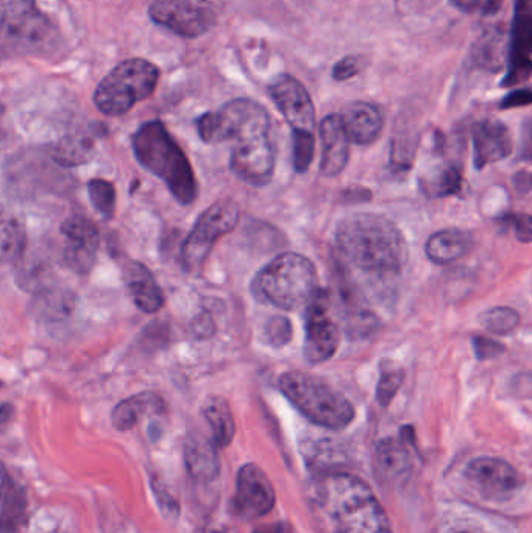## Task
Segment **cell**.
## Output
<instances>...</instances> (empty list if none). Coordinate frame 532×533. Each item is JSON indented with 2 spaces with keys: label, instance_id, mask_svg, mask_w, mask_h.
Listing matches in <instances>:
<instances>
[{
  "label": "cell",
  "instance_id": "cell-1",
  "mask_svg": "<svg viewBox=\"0 0 532 533\" xmlns=\"http://www.w3.org/2000/svg\"><path fill=\"white\" fill-rule=\"evenodd\" d=\"M336 247L345 262L361 272L397 273L408 261L405 236L395 223L369 212H359L339 222Z\"/></svg>",
  "mask_w": 532,
  "mask_h": 533
},
{
  "label": "cell",
  "instance_id": "cell-2",
  "mask_svg": "<svg viewBox=\"0 0 532 533\" xmlns=\"http://www.w3.org/2000/svg\"><path fill=\"white\" fill-rule=\"evenodd\" d=\"M317 502L334 533H392L383 505L361 477L325 474L317 485Z\"/></svg>",
  "mask_w": 532,
  "mask_h": 533
},
{
  "label": "cell",
  "instance_id": "cell-3",
  "mask_svg": "<svg viewBox=\"0 0 532 533\" xmlns=\"http://www.w3.org/2000/svg\"><path fill=\"white\" fill-rule=\"evenodd\" d=\"M133 152L144 169L166 183L181 205L196 200L199 186L188 156L160 121L147 122L136 131Z\"/></svg>",
  "mask_w": 532,
  "mask_h": 533
},
{
  "label": "cell",
  "instance_id": "cell-4",
  "mask_svg": "<svg viewBox=\"0 0 532 533\" xmlns=\"http://www.w3.org/2000/svg\"><path fill=\"white\" fill-rule=\"evenodd\" d=\"M253 292L259 300L283 311L308 306L319 292L316 265L298 253H283L255 276Z\"/></svg>",
  "mask_w": 532,
  "mask_h": 533
},
{
  "label": "cell",
  "instance_id": "cell-5",
  "mask_svg": "<svg viewBox=\"0 0 532 533\" xmlns=\"http://www.w3.org/2000/svg\"><path fill=\"white\" fill-rule=\"evenodd\" d=\"M278 385L289 403L320 428L341 431L355 420L353 404L317 376L305 371H288Z\"/></svg>",
  "mask_w": 532,
  "mask_h": 533
},
{
  "label": "cell",
  "instance_id": "cell-6",
  "mask_svg": "<svg viewBox=\"0 0 532 533\" xmlns=\"http://www.w3.org/2000/svg\"><path fill=\"white\" fill-rule=\"evenodd\" d=\"M160 80V69L142 58L119 64L94 92V103L100 113L118 117L132 110L136 103L152 96Z\"/></svg>",
  "mask_w": 532,
  "mask_h": 533
},
{
  "label": "cell",
  "instance_id": "cell-7",
  "mask_svg": "<svg viewBox=\"0 0 532 533\" xmlns=\"http://www.w3.org/2000/svg\"><path fill=\"white\" fill-rule=\"evenodd\" d=\"M200 138L206 144L242 142L267 136L270 117L264 106L250 99H236L225 103L220 110L203 114L197 121Z\"/></svg>",
  "mask_w": 532,
  "mask_h": 533
},
{
  "label": "cell",
  "instance_id": "cell-8",
  "mask_svg": "<svg viewBox=\"0 0 532 533\" xmlns=\"http://www.w3.org/2000/svg\"><path fill=\"white\" fill-rule=\"evenodd\" d=\"M0 38L11 52L44 55L54 49L58 35L35 0H10Z\"/></svg>",
  "mask_w": 532,
  "mask_h": 533
},
{
  "label": "cell",
  "instance_id": "cell-9",
  "mask_svg": "<svg viewBox=\"0 0 532 533\" xmlns=\"http://www.w3.org/2000/svg\"><path fill=\"white\" fill-rule=\"evenodd\" d=\"M241 219V209L231 198L213 203L203 212L181 247V264L189 273H196L210 258L214 245L220 237L235 230Z\"/></svg>",
  "mask_w": 532,
  "mask_h": 533
},
{
  "label": "cell",
  "instance_id": "cell-10",
  "mask_svg": "<svg viewBox=\"0 0 532 533\" xmlns=\"http://www.w3.org/2000/svg\"><path fill=\"white\" fill-rule=\"evenodd\" d=\"M150 19L181 38H199L217 24V8L210 0H155Z\"/></svg>",
  "mask_w": 532,
  "mask_h": 533
},
{
  "label": "cell",
  "instance_id": "cell-11",
  "mask_svg": "<svg viewBox=\"0 0 532 533\" xmlns=\"http://www.w3.org/2000/svg\"><path fill=\"white\" fill-rule=\"evenodd\" d=\"M330 293L320 290L308 303L305 357L311 364L330 361L341 345V328L330 315Z\"/></svg>",
  "mask_w": 532,
  "mask_h": 533
},
{
  "label": "cell",
  "instance_id": "cell-12",
  "mask_svg": "<svg viewBox=\"0 0 532 533\" xmlns=\"http://www.w3.org/2000/svg\"><path fill=\"white\" fill-rule=\"evenodd\" d=\"M269 92L278 111L292 128V133L314 135L316 108L308 89L297 78L288 74L280 75L270 85Z\"/></svg>",
  "mask_w": 532,
  "mask_h": 533
},
{
  "label": "cell",
  "instance_id": "cell-13",
  "mask_svg": "<svg viewBox=\"0 0 532 533\" xmlns=\"http://www.w3.org/2000/svg\"><path fill=\"white\" fill-rule=\"evenodd\" d=\"M230 166L236 177L245 183L256 188L269 184L275 172V149L270 135L235 144Z\"/></svg>",
  "mask_w": 532,
  "mask_h": 533
},
{
  "label": "cell",
  "instance_id": "cell-14",
  "mask_svg": "<svg viewBox=\"0 0 532 533\" xmlns=\"http://www.w3.org/2000/svg\"><path fill=\"white\" fill-rule=\"evenodd\" d=\"M531 0H515L514 21L508 41V74L503 86H517L531 75Z\"/></svg>",
  "mask_w": 532,
  "mask_h": 533
},
{
  "label": "cell",
  "instance_id": "cell-15",
  "mask_svg": "<svg viewBox=\"0 0 532 533\" xmlns=\"http://www.w3.org/2000/svg\"><path fill=\"white\" fill-rule=\"evenodd\" d=\"M275 488L261 466L247 463L242 466L236 481L235 509L242 518L261 519L269 515L275 505Z\"/></svg>",
  "mask_w": 532,
  "mask_h": 533
},
{
  "label": "cell",
  "instance_id": "cell-16",
  "mask_svg": "<svg viewBox=\"0 0 532 533\" xmlns=\"http://www.w3.org/2000/svg\"><path fill=\"white\" fill-rule=\"evenodd\" d=\"M64 237V262L75 273L85 275L93 269L100 248V234L94 222L83 216L69 217L61 226Z\"/></svg>",
  "mask_w": 532,
  "mask_h": 533
},
{
  "label": "cell",
  "instance_id": "cell-17",
  "mask_svg": "<svg viewBox=\"0 0 532 533\" xmlns=\"http://www.w3.org/2000/svg\"><path fill=\"white\" fill-rule=\"evenodd\" d=\"M470 484L487 498H504L520 487V474L511 463L495 457H478L465 470Z\"/></svg>",
  "mask_w": 532,
  "mask_h": 533
},
{
  "label": "cell",
  "instance_id": "cell-18",
  "mask_svg": "<svg viewBox=\"0 0 532 533\" xmlns=\"http://www.w3.org/2000/svg\"><path fill=\"white\" fill-rule=\"evenodd\" d=\"M322 141V161L320 173L322 177H337L344 172L350 161V139L345 133L339 114H328L323 117L319 127Z\"/></svg>",
  "mask_w": 532,
  "mask_h": 533
},
{
  "label": "cell",
  "instance_id": "cell-19",
  "mask_svg": "<svg viewBox=\"0 0 532 533\" xmlns=\"http://www.w3.org/2000/svg\"><path fill=\"white\" fill-rule=\"evenodd\" d=\"M514 149L511 131L503 122L483 121L473 130V161L476 169L508 158Z\"/></svg>",
  "mask_w": 532,
  "mask_h": 533
},
{
  "label": "cell",
  "instance_id": "cell-20",
  "mask_svg": "<svg viewBox=\"0 0 532 533\" xmlns=\"http://www.w3.org/2000/svg\"><path fill=\"white\" fill-rule=\"evenodd\" d=\"M339 116H341L345 133L353 144L370 145L380 138L384 127V117L380 108L373 103H350Z\"/></svg>",
  "mask_w": 532,
  "mask_h": 533
},
{
  "label": "cell",
  "instance_id": "cell-21",
  "mask_svg": "<svg viewBox=\"0 0 532 533\" xmlns=\"http://www.w3.org/2000/svg\"><path fill=\"white\" fill-rule=\"evenodd\" d=\"M124 281L133 303L142 312L155 314L163 308V290L142 262L130 261L124 265Z\"/></svg>",
  "mask_w": 532,
  "mask_h": 533
},
{
  "label": "cell",
  "instance_id": "cell-22",
  "mask_svg": "<svg viewBox=\"0 0 532 533\" xmlns=\"http://www.w3.org/2000/svg\"><path fill=\"white\" fill-rule=\"evenodd\" d=\"M185 463L189 476L200 484H210L220 473L216 445L200 434H189L185 442Z\"/></svg>",
  "mask_w": 532,
  "mask_h": 533
},
{
  "label": "cell",
  "instance_id": "cell-23",
  "mask_svg": "<svg viewBox=\"0 0 532 533\" xmlns=\"http://www.w3.org/2000/svg\"><path fill=\"white\" fill-rule=\"evenodd\" d=\"M473 245L472 234L458 228L440 230L426 242V256L434 264L448 265L464 258Z\"/></svg>",
  "mask_w": 532,
  "mask_h": 533
},
{
  "label": "cell",
  "instance_id": "cell-24",
  "mask_svg": "<svg viewBox=\"0 0 532 533\" xmlns=\"http://www.w3.org/2000/svg\"><path fill=\"white\" fill-rule=\"evenodd\" d=\"M163 409V399L157 393H139L132 398L124 399L118 406L114 407L111 421L118 431H130V429L135 428L142 417L161 413Z\"/></svg>",
  "mask_w": 532,
  "mask_h": 533
},
{
  "label": "cell",
  "instance_id": "cell-25",
  "mask_svg": "<svg viewBox=\"0 0 532 533\" xmlns=\"http://www.w3.org/2000/svg\"><path fill=\"white\" fill-rule=\"evenodd\" d=\"M376 465L386 481L397 482L406 477L411 468V454L406 438H384L376 448Z\"/></svg>",
  "mask_w": 532,
  "mask_h": 533
},
{
  "label": "cell",
  "instance_id": "cell-26",
  "mask_svg": "<svg viewBox=\"0 0 532 533\" xmlns=\"http://www.w3.org/2000/svg\"><path fill=\"white\" fill-rule=\"evenodd\" d=\"M203 417L210 424L213 442L217 448H227L235 438V418L227 401L220 396H211L203 406Z\"/></svg>",
  "mask_w": 532,
  "mask_h": 533
},
{
  "label": "cell",
  "instance_id": "cell-27",
  "mask_svg": "<svg viewBox=\"0 0 532 533\" xmlns=\"http://www.w3.org/2000/svg\"><path fill=\"white\" fill-rule=\"evenodd\" d=\"M27 244L21 223L7 212L0 211V262L21 258Z\"/></svg>",
  "mask_w": 532,
  "mask_h": 533
},
{
  "label": "cell",
  "instance_id": "cell-28",
  "mask_svg": "<svg viewBox=\"0 0 532 533\" xmlns=\"http://www.w3.org/2000/svg\"><path fill=\"white\" fill-rule=\"evenodd\" d=\"M461 172L451 163L440 164L434 167L426 177L422 178L425 192L433 197H447L456 194L461 189Z\"/></svg>",
  "mask_w": 532,
  "mask_h": 533
},
{
  "label": "cell",
  "instance_id": "cell-29",
  "mask_svg": "<svg viewBox=\"0 0 532 533\" xmlns=\"http://www.w3.org/2000/svg\"><path fill=\"white\" fill-rule=\"evenodd\" d=\"M475 55L481 68L498 71L504 64V58L508 60V43L501 33H490L481 39Z\"/></svg>",
  "mask_w": 532,
  "mask_h": 533
},
{
  "label": "cell",
  "instance_id": "cell-30",
  "mask_svg": "<svg viewBox=\"0 0 532 533\" xmlns=\"http://www.w3.org/2000/svg\"><path fill=\"white\" fill-rule=\"evenodd\" d=\"M479 322L487 331L497 336H508L517 329L520 323V315L508 306H498V308L489 309L481 314Z\"/></svg>",
  "mask_w": 532,
  "mask_h": 533
},
{
  "label": "cell",
  "instance_id": "cell-31",
  "mask_svg": "<svg viewBox=\"0 0 532 533\" xmlns=\"http://www.w3.org/2000/svg\"><path fill=\"white\" fill-rule=\"evenodd\" d=\"M88 189L89 198H91L97 212L102 214L105 219H111L114 216V211H116V189H114L113 183L96 178L89 183Z\"/></svg>",
  "mask_w": 532,
  "mask_h": 533
},
{
  "label": "cell",
  "instance_id": "cell-32",
  "mask_svg": "<svg viewBox=\"0 0 532 533\" xmlns=\"http://www.w3.org/2000/svg\"><path fill=\"white\" fill-rule=\"evenodd\" d=\"M405 382V371L397 367L381 368L380 381L376 387V399L380 406L387 407Z\"/></svg>",
  "mask_w": 532,
  "mask_h": 533
},
{
  "label": "cell",
  "instance_id": "cell-33",
  "mask_svg": "<svg viewBox=\"0 0 532 533\" xmlns=\"http://www.w3.org/2000/svg\"><path fill=\"white\" fill-rule=\"evenodd\" d=\"M294 135V169L297 173H305L313 163L314 152H316V139L314 135L308 133H292Z\"/></svg>",
  "mask_w": 532,
  "mask_h": 533
},
{
  "label": "cell",
  "instance_id": "cell-34",
  "mask_svg": "<svg viewBox=\"0 0 532 533\" xmlns=\"http://www.w3.org/2000/svg\"><path fill=\"white\" fill-rule=\"evenodd\" d=\"M292 334V325L289 322L288 318L277 317L270 318L269 322L266 325V336L269 340L270 345L275 346V348H281V346L288 345L291 342Z\"/></svg>",
  "mask_w": 532,
  "mask_h": 533
},
{
  "label": "cell",
  "instance_id": "cell-35",
  "mask_svg": "<svg viewBox=\"0 0 532 533\" xmlns=\"http://www.w3.org/2000/svg\"><path fill=\"white\" fill-rule=\"evenodd\" d=\"M364 61L359 57H345L342 60L337 61L333 68V77L337 82H345L350 78L356 77L361 74L364 69Z\"/></svg>",
  "mask_w": 532,
  "mask_h": 533
},
{
  "label": "cell",
  "instance_id": "cell-36",
  "mask_svg": "<svg viewBox=\"0 0 532 533\" xmlns=\"http://www.w3.org/2000/svg\"><path fill=\"white\" fill-rule=\"evenodd\" d=\"M473 348H475V354L479 361L493 359V357L500 356L506 350L501 343L493 342L487 337H475L473 339Z\"/></svg>",
  "mask_w": 532,
  "mask_h": 533
},
{
  "label": "cell",
  "instance_id": "cell-37",
  "mask_svg": "<svg viewBox=\"0 0 532 533\" xmlns=\"http://www.w3.org/2000/svg\"><path fill=\"white\" fill-rule=\"evenodd\" d=\"M532 94L529 89H517L511 94L501 100V110H512V108H520V106H528L531 103Z\"/></svg>",
  "mask_w": 532,
  "mask_h": 533
},
{
  "label": "cell",
  "instance_id": "cell-38",
  "mask_svg": "<svg viewBox=\"0 0 532 533\" xmlns=\"http://www.w3.org/2000/svg\"><path fill=\"white\" fill-rule=\"evenodd\" d=\"M153 491H155V496H157L158 502H160V507L163 509V512H166V516L169 518H175L178 515V505L174 501L169 493H167L166 488L158 487L157 482L152 484Z\"/></svg>",
  "mask_w": 532,
  "mask_h": 533
},
{
  "label": "cell",
  "instance_id": "cell-39",
  "mask_svg": "<svg viewBox=\"0 0 532 533\" xmlns=\"http://www.w3.org/2000/svg\"><path fill=\"white\" fill-rule=\"evenodd\" d=\"M515 233H517V239L523 244H529L531 242V217L528 214H520V216L514 217Z\"/></svg>",
  "mask_w": 532,
  "mask_h": 533
},
{
  "label": "cell",
  "instance_id": "cell-40",
  "mask_svg": "<svg viewBox=\"0 0 532 533\" xmlns=\"http://www.w3.org/2000/svg\"><path fill=\"white\" fill-rule=\"evenodd\" d=\"M11 488L13 485H11L10 476H8L5 466L0 463V510L4 509Z\"/></svg>",
  "mask_w": 532,
  "mask_h": 533
},
{
  "label": "cell",
  "instance_id": "cell-41",
  "mask_svg": "<svg viewBox=\"0 0 532 533\" xmlns=\"http://www.w3.org/2000/svg\"><path fill=\"white\" fill-rule=\"evenodd\" d=\"M253 533H292V527L286 523H277L272 526L259 527Z\"/></svg>",
  "mask_w": 532,
  "mask_h": 533
},
{
  "label": "cell",
  "instance_id": "cell-42",
  "mask_svg": "<svg viewBox=\"0 0 532 533\" xmlns=\"http://www.w3.org/2000/svg\"><path fill=\"white\" fill-rule=\"evenodd\" d=\"M8 5H10V0H0V32H2V25H4Z\"/></svg>",
  "mask_w": 532,
  "mask_h": 533
},
{
  "label": "cell",
  "instance_id": "cell-43",
  "mask_svg": "<svg viewBox=\"0 0 532 533\" xmlns=\"http://www.w3.org/2000/svg\"><path fill=\"white\" fill-rule=\"evenodd\" d=\"M11 407L10 406H0V423L7 420L10 417Z\"/></svg>",
  "mask_w": 532,
  "mask_h": 533
},
{
  "label": "cell",
  "instance_id": "cell-44",
  "mask_svg": "<svg viewBox=\"0 0 532 533\" xmlns=\"http://www.w3.org/2000/svg\"><path fill=\"white\" fill-rule=\"evenodd\" d=\"M459 533H469V532H459Z\"/></svg>",
  "mask_w": 532,
  "mask_h": 533
}]
</instances>
